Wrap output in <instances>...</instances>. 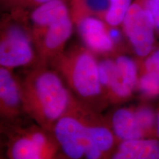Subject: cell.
Instances as JSON below:
<instances>
[{"label": "cell", "mask_w": 159, "mask_h": 159, "mask_svg": "<svg viewBox=\"0 0 159 159\" xmlns=\"http://www.w3.org/2000/svg\"><path fill=\"white\" fill-rule=\"evenodd\" d=\"M24 112L36 125L52 133L70 108L74 96L54 69L36 65L19 81Z\"/></svg>", "instance_id": "6da1fadb"}, {"label": "cell", "mask_w": 159, "mask_h": 159, "mask_svg": "<svg viewBox=\"0 0 159 159\" xmlns=\"http://www.w3.org/2000/svg\"><path fill=\"white\" fill-rule=\"evenodd\" d=\"M50 63L82 104L99 113L109 103L99 80L98 61L88 48L74 47Z\"/></svg>", "instance_id": "7a4b0ae2"}, {"label": "cell", "mask_w": 159, "mask_h": 159, "mask_svg": "<svg viewBox=\"0 0 159 159\" xmlns=\"http://www.w3.org/2000/svg\"><path fill=\"white\" fill-rule=\"evenodd\" d=\"M38 61L37 52L28 27L8 16L2 24L0 66L10 70L27 66Z\"/></svg>", "instance_id": "3957f363"}, {"label": "cell", "mask_w": 159, "mask_h": 159, "mask_svg": "<svg viewBox=\"0 0 159 159\" xmlns=\"http://www.w3.org/2000/svg\"><path fill=\"white\" fill-rule=\"evenodd\" d=\"M122 27L137 60L144 58L156 47V30L150 16L139 0H134L131 5Z\"/></svg>", "instance_id": "277c9868"}, {"label": "cell", "mask_w": 159, "mask_h": 159, "mask_svg": "<svg viewBox=\"0 0 159 159\" xmlns=\"http://www.w3.org/2000/svg\"><path fill=\"white\" fill-rule=\"evenodd\" d=\"M75 97L69 111L53 127L52 134L60 149L69 159L85 158V148L88 136L86 127L75 106Z\"/></svg>", "instance_id": "5b68a950"}, {"label": "cell", "mask_w": 159, "mask_h": 159, "mask_svg": "<svg viewBox=\"0 0 159 159\" xmlns=\"http://www.w3.org/2000/svg\"><path fill=\"white\" fill-rule=\"evenodd\" d=\"M74 22L71 14L56 20L48 27L32 32L31 35L37 52L36 65L48 66L64 52V47L73 32Z\"/></svg>", "instance_id": "8992f818"}, {"label": "cell", "mask_w": 159, "mask_h": 159, "mask_svg": "<svg viewBox=\"0 0 159 159\" xmlns=\"http://www.w3.org/2000/svg\"><path fill=\"white\" fill-rule=\"evenodd\" d=\"M116 69L110 85L106 91L109 103H121L132 97L137 89L139 65L137 61L126 55H117Z\"/></svg>", "instance_id": "52a82bcc"}, {"label": "cell", "mask_w": 159, "mask_h": 159, "mask_svg": "<svg viewBox=\"0 0 159 159\" xmlns=\"http://www.w3.org/2000/svg\"><path fill=\"white\" fill-rule=\"evenodd\" d=\"M86 48L93 53L108 54L115 52L116 45L111 39L108 25L102 19L84 17L75 24Z\"/></svg>", "instance_id": "ba28073f"}, {"label": "cell", "mask_w": 159, "mask_h": 159, "mask_svg": "<svg viewBox=\"0 0 159 159\" xmlns=\"http://www.w3.org/2000/svg\"><path fill=\"white\" fill-rule=\"evenodd\" d=\"M24 111L19 80L12 70L0 68V113L3 118L14 119Z\"/></svg>", "instance_id": "9c48e42d"}, {"label": "cell", "mask_w": 159, "mask_h": 159, "mask_svg": "<svg viewBox=\"0 0 159 159\" xmlns=\"http://www.w3.org/2000/svg\"><path fill=\"white\" fill-rule=\"evenodd\" d=\"M108 120L119 143L148 139L139 123L135 107L116 109Z\"/></svg>", "instance_id": "30bf717a"}, {"label": "cell", "mask_w": 159, "mask_h": 159, "mask_svg": "<svg viewBox=\"0 0 159 159\" xmlns=\"http://www.w3.org/2000/svg\"><path fill=\"white\" fill-rule=\"evenodd\" d=\"M111 159H159V138L120 142Z\"/></svg>", "instance_id": "8fae6325"}, {"label": "cell", "mask_w": 159, "mask_h": 159, "mask_svg": "<svg viewBox=\"0 0 159 159\" xmlns=\"http://www.w3.org/2000/svg\"><path fill=\"white\" fill-rule=\"evenodd\" d=\"M9 141L11 159H47L23 128L14 130Z\"/></svg>", "instance_id": "7c38bea8"}, {"label": "cell", "mask_w": 159, "mask_h": 159, "mask_svg": "<svg viewBox=\"0 0 159 159\" xmlns=\"http://www.w3.org/2000/svg\"><path fill=\"white\" fill-rule=\"evenodd\" d=\"M109 6V0H71L70 13L75 24L84 17L94 16L104 20Z\"/></svg>", "instance_id": "4fadbf2b"}, {"label": "cell", "mask_w": 159, "mask_h": 159, "mask_svg": "<svg viewBox=\"0 0 159 159\" xmlns=\"http://www.w3.org/2000/svg\"><path fill=\"white\" fill-rule=\"evenodd\" d=\"M134 0H109L108 11L104 21L110 27L122 25L125 16Z\"/></svg>", "instance_id": "5bb4252c"}, {"label": "cell", "mask_w": 159, "mask_h": 159, "mask_svg": "<svg viewBox=\"0 0 159 159\" xmlns=\"http://www.w3.org/2000/svg\"><path fill=\"white\" fill-rule=\"evenodd\" d=\"M52 0H1L2 7L13 16L22 15Z\"/></svg>", "instance_id": "9a60e30c"}, {"label": "cell", "mask_w": 159, "mask_h": 159, "mask_svg": "<svg viewBox=\"0 0 159 159\" xmlns=\"http://www.w3.org/2000/svg\"><path fill=\"white\" fill-rule=\"evenodd\" d=\"M98 68L100 83L106 94V91L110 85L116 69L115 60L111 58L103 59L98 62Z\"/></svg>", "instance_id": "2e32d148"}, {"label": "cell", "mask_w": 159, "mask_h": 159, "mask_svg": "<svg viewBox=\"0 0 159 159\" xmlns=\"http://www.w3.org/2000/svg\"><path fill=\"white\" fill-rule=\"evenodd\" d=\"M139 72H150L159 75V47H156L144 58L137 60Z\"/></svg>", "instance_id": "e0dca14e"}, {"label": "cell", "mask_w": 159, "mask_h": 159, "mask_svg": "<svg viewBox=\"0 0 159 159\" xmlns=\"http://www.w3.org/2000/svg\"><path fill=\"white\" fill-rule=\"evenodd\" d=\"M148 15L156 29V33L159 34V0H139Z\"/></svg>", "instance_id": "ac0fdd59"}, {"label": "cell", "mask_w": 159, "mask_h": 159, "mask_svg": "<svg viewBox=\"0 0 159 159\" xmlns=\"http://www.w3.org/2000/svg\"><path fill=\"white\" fill-rule=\"evenodd\" d=\"M108 33L111 39L114 41L116 48L121 45L122 41V33L118 27H110L108 26Z\"/></svg>", "instance_id": "d6986e66"}, {"label": "cell", "mask_w": 159, "mask_h": 159, "mask_svg": "<svg viewBox=\"0 0 159 159\" xmlns=\"http://www.w3.org/2000/svg\"><path fill=\"white\" fill-rule=\"evenodd\" d=\"M157 131H158V136L159 138V108L157 111Z\"/></svg>", "instance_id": "ffe728a7"}]
</instances>
